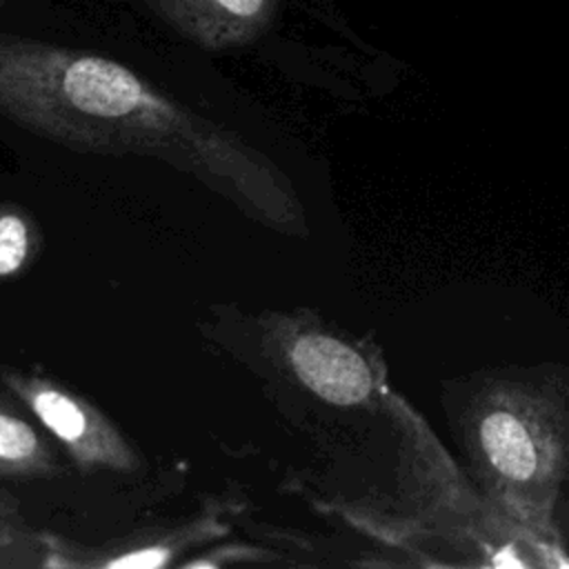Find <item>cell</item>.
Listing matches in <instances>:
<instances>
[{
	"label": "cell",
	"instance_id": "cell-1",
	"mask_svg": "<svg viewBox=\"0 0 569 569\" xmlns=\"http://www.w3.org/2000/svg\"><path fill=\"white\" fill-rule=\"evenodd\" d=\"M0 116L73 149L162 160L271 229L309 231L298 191L267 153L107 56L0 33Z\"/></svg>",
	"mask_w": 569,
	"mask_h": 569
},
{
	"label": "cell",
	"instance_id": "cell-2",
	"mask_svg": "<svg viewBox=\"0 0 569 569\" xmlns=\"http://www.w3.org/2000/svg\"><path fill=\"white\" fill-rule=\"evenodd\" d=\"M440 402L476 496L533 542L562 547L569 487V365L482 367L442 382Z\"/></svg>",
	"mask_w": 569,
	"mask_h": 569
},
{
	"label": "cell",
	"instance_id": "cell-3",
	"mask_svg": "<svg viewBox=\"0 0 569 569\" xmlns=\"http://www.w3.org/2000/svg\"><path fill=\"white\" fill-rule=\"evenodd\" d=\"M287 356L298 380L329 405L358 407L385 391V371L376 358L333 333H300Z\"/></svg>",
	"mask_w": 569,
	"mask_h": 569
},
{
	"label": "cell",
	"instance_id": "cell-4",
	"mask_svg": "<svg viewBox=\"0 0 569 569\" xmlns=\"http://www.w3.org/2000/svg\"><path fill=\"white\" fill-rule=\"evenodd\" d=\"M147 4L182 38L213 51L253 42L280 11V0H147Z\"/></svg>",
	"mask_w": 569,
	"mask_h": 569
},
{
	"label": "cell",
	"instance_id": "cell-5",
	"mask_svg": "<svg viewBox=\"0 0 569 569\" xmlns=\"http://www.w3.org/2000/svg\"><path fill=\"white\" fill-rule=\"evenodd\" d=\"M24 398H29L36 416L60 438L64 440L80 460L84 462H104V465H122L129 460L127 451L120 447L118 438L98 436L91 413L69 398L67 393L51 387L24 389Z\"/></svg>",
	"mask_w": 569,
	"mask_h": 569
},
{
	"label": "cell",
	"instance_id": "cell-6",
	"mask_svg": "<svg viewBox=\"0 0 569 569\" xmlns=\"http://www.w3.org/2000/svg\"><path fill=\"white\" fill-rule=\"evenodd\" d=\"M29 249V222L13 211H0V276L16 273L24 264Z\"/></svg>",
	"mask_w": 569,
	"mask_h": 569
},
{
	"label": "cell",
	"instance_id": "cell-7",
	"mask_svg": "<svg viewBox=\"0 0 569 569\" xmlns=\"http://www.w3.org/2000/svg\"><path fill=\"white\" fill-rule=\"evenodd\" d=\"M40 447L33 429L13 418L0 413V462L4 465H27L36 460Z\"/></svg>",
	"mask_w": 569,
	"mask_h": 569
},
{
	"label": "cell",
	"instance_id": "cell-8",
	"mask_svg": "<svg viewBox=\"0 0 569 569\" xmlns=\"http://www.w3.org/2000/svg\"><path fill=\"white\" fill-rule=\"evenodd\" d=\"M164 562H167V551L160 549V547H153V549H140V551H133V553H124V556L111 560L107 567H113V569H156Z\"/></svg>",
	"mask_w": 569,
	"mask_h": 569
},
{
	"label": "cell",
	"instance_id": "cell-9",
	"mask_svg": "<svg viewBox=\"0 0 569 569\" xmlns=\"http://www.w3.org/2000/svg\"><path fill=\"white\" fill-rule=\"evenodd\" d=\"M558 536L562 545H569V487L558 507Z\"/></svg>",
	"mask_w": 569,
	"mask_h": 569
},
{
	"label": "cell",
	"instance_id": "cell-10",
	"mask_svg": "<svg viewBox=\"0 0 569 569\" xmlns=\"http://www.w3.org/2000/svg\"><path fill=\"white\" fill-rule=\"evenodd\" d=\"M2 2H4V0H0V4H2Z\"/></svg>",
	"mask_w": 569,
	"mask_h": 569
}]
</instances>
